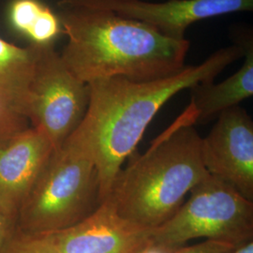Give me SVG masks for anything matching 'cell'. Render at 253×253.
Here are the masks:
<instances>
[{
	"label": "cell",
	"instance_id": "8992f818",
	"mask_svg": "<svg viewBox=\"0 0 253 253\" xmlns=\"http://www.w3.org/2000/svg\"><path fill=\"white\" fill-rule=\"evenodd\" d=\"M33 46L35 60L26 117L29 126L44 134L55 150L81 124L88 106L89 88L68 68L54 43Z\"/></svg>",
	"mask_w": 253,
	"mask_h": 253
},
{
	"label": "cell",
	"instance_id": "7a4b0ae2",
	"mask_svg": "<svg viewBox=\"0 0 253 253\" xmlns=\"http://www.w3.org/2000/svg\"><path fill=\"white\" fill-rule=\"evenodd\" d=\"M63 34L61 57L80 80L123 77L152 81L179 73L190 50L187 39L164 36L153 27L112 11L57 3Z\"/></svg>",
	"mask_w": 253,
	"mask_h": 253
},
{
	"label": "cell",
	"instance_id": "9c48e42d",
	"mask_svg": "<svg viewBox=\"0 0 253 253\" xmlns=\"http://www.w3.org/2000/svg\"><path fill=\"white\" fill-rule=\"evenodd\" d=\"M154 230L121 217L105 199L78 223L46 234L61 253H141L151 247Z\"/></svg>",
	"mask_w": 253,
	"mask_h": 253
},
{
	"label": "cell",
	"instance_id": "9a60e30c",
	"mask_svg": "<svg viewBox=\"0 0 253 253\" xmlns=\"http://www.w3.org/2000/svg\"><path fill=\"white\" fill-rule=\"evenodd\" d=\"M239 247L223 241L207 239L204 242L189 247H178L164 253H234ZM162 251V250H161Z\"/></svg>",
	"mask_w": 253,
	"mask_h": 253
},
{
	"label": "cell",
	"instance_id": "52a82bcc",
	"mask_svg": "<svg viewBox=\"0 0 253 253\" xmlns=\"http://www.w3.org/2000/svg\"><path fill=\"white\" fill-rule=\"evenodd\" d=\"M201 153L208 173L253 202V121L240 105L222 112L202 137Z\"/></svg>",
	"mask_w": 253,
	"mask_h": 253
},
{
	"label": "cell",
	"instance_id": "ba28073f",
	"mask_svg": "<svg viewBox=\"0 0 253 253\" xmlns=\"http://www.w3.org/2000/svg\"><path fill=\"white\" fill-rule=\"evenodd\" d=\"M66 2L112 11L153 27L163 35L184 40L188 27L206 19L253 11V0H65Z\"/></svg>",
	"mask_w": 253,
	"mask_h": 253
},
{
	"label": "cell",
	"instance_id": "30bf717a",
	"mask_svg": "<svg viewBox=\"0 0 253 253\" xmlns=\"http://www.w3.org/2000/svg\"><path fill=\"white\" fill-rule=\"evenodd\" d=\"M54 147L32 126L0 143V212L17 222L19 211Z\"/></svg>",
	"mask_w": 253,
	"mask_h": 253
},
{
	"label": "cell",
	"instance_id": "4fadbf2b",
	"mask_svg": "<svg viewBox=\"0 0 253 253\" xmlns=\"http://www.w3.org/2000/svg\"><path fill=\"white\" fill-rule=\"evenodd\" d=\"M11 26L31 44H54L63 33L58 15L40 0H13L9 10Z\"/></svg>",
	"mask_w": 253,
	"mask_h": 253
},
{
	"label": "cell",
	"instance_id": "8fae6325",
	"mask_svg": "<svg viewBox=\"0 0 253 253\" xmlns=\"http://www.w3.org/2000/svg\"><path fill=\"white\" fill-rule=\"evenodd\" d=\"M34 60L33 44L20 47L0 38V143L29 126L26 101Z\"/></svg>",
	"mask_w": 253,
	"mask_h": 253
},
{
	"label": "cell",
	"instance_id": "6da1fadb",
	"mask_svg": "<svg viewBox=\"0 0 253 253\" xmlns=\"http://www.w3.org/2000/svg\"><path fill=\"white\" fill-rule=\"evenodd\" d=\"M236 44L221 48L203 63L185 66L179 73L152 81L123 77L87 83L89 101L75 129L88 147L100 179V198H107L122 164L134 152L145 129L163 105L176 94L214 82L227 67L243 57Z\"/></svg>",
	"mask_w": 253,
	"mask_h": 253
},
{
	"label": "cell",
	"instance_id": "3957f363",
	"mask_svg": "<svg viewBox=\"0 0 253 253\" xmlns=\"http://www.w3.org/2000/svg\"><path fill=\"white\" fill-rule=\"evenodd\" d=\"M196 111L190 104L151 143L120 169L106 199L118 214L156 229L180 208L185 196L209 175L202 159Z\"/></svg>",
	"mask_w": 253,
	"mask_h": 253
},
{
	"label": "cell",
	"instance_id": "e0dca14e",
	"mask_svg": "<svg viewBox=\"0 0 253 253\" xmlns=\"http://www.w3.org/2000/svg\"><path fill=\"white\" fill-rule=\"evenodd\" d=\"M234 253H253V241L239 247Z\"/></svg>",
	"mask_w": 253,
	"mask_h": 253
},
{
	"label": "cell",
	"instance_id": "5b68a950",
	"mask_svg": "<svg viewBox=\"0 0 253 253\" xmlns=\"http://www.w3.org/2000/svg\"><path fill=\"white\" fill-rule=\"evenodd\" d=\"M207 238L241 247L253 241V202L212 175L190 190L170 219L154 230L151 247L169 251Z\"/></svg>",
	"mask_w": 253,
	"mask_h": 253
},
{
	"label": "cell",
	"instance_id": "2e32d148",
	"mask_svg": "<svg viewBox=\"0 0 253 253\" xmlns=\"http://www.w3.org/2000/svg\"><path fill=\"white\" fill-rule=\"evenodd\" d=\"M16 226L17 222L9 219L0 212V252Z\"/></svg>",
	"mask_w": 253,
	"mask_h": 253
},
{
	"label": "cell",
	"instance_id": "277c9868",
	"mask_svg": "<svg viewBox=\"0 0 253 253\" xmlns=\"http://www.w3.org/2000/svg\"><path fill=\"white\" fill-rule=\"evenodd\" d=\"M101 203L96 164L74 130L50 156L19 211L17 227L33 234L63 230L88 217Z\"/></svg>",
	"mask_w": 253,
	"mask_h": 253
},
{
	"label": "cell",
	"instance_id": "ac0fdd59",
	"mask_svg": "<svg viewBox=\"0 0 253 253\" xmlns=\"http://www.w3.org/2000/svg\"><path fill=\"white\" fill-rule=\"evenodd\" d=\"M142 253H164L163 251H160V250H157V249H154V248H148L147 250H145Z\"/></svg>",
	"mask_w": 253,
	"mask_h": 253
},
{
	"label": "cell",
	"instance_id": "d6986e66",
	"mask_svg": "<svg viewBox=\"0 0 253 253\" xmlns=\"http://www.w3.org/2000/svg\"></svg>",
	"mask_w": 253,
	"mask_h": 253
},
{
	"label": "cell",
	"instance_id": "7c38bea8",
	"mask_svg": "<svg viewBox=\"0 0 253 253\" xmlns=\"http://www.w3.org/2000/svg\"><path fill=\"white\" fill-rule=\"evenodd\" d=\"M234 43L243 51L244 62L226 80L201 83L190 88V103L196 111V124L217 118L222 112L238 106L253 95V34L250 28L234 30Z\"/></svg>",
	"mask_w": 253,
	"mask_h": 253
},
{
	"label": "cell",
	"instance_id": "5bb4252c",
	"mask_svg": "<svg viewBox=\"0 0 253 253\" xmlns=\"http://www.w3.org/2000/svg\"><path fill=\"white\" fill-rule=\"evenodd\" d=\"M0 253H61L48 234L27 233L15 227Z\"/></svg>",
	"mask_w": 253,
	"mask_h": 253
}]
</instances>
